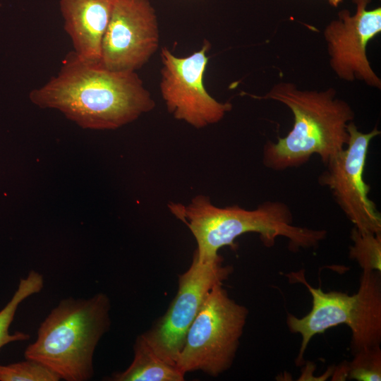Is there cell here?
I'll use <instances>...</instances> for the list:
<instances>
[{
    "instance_id": "obj_1",
    "label": "cell",
    "mask_w": 381,
    "mask_h": 381,
    "mask_svg": "<svg viewBox=\"0 0 381 381\" xmlns=\"http://www.w3.org/2000/svg\"><path fill=\"white\" fill-rule=\"evenodd\" d=\"M29 98L43 109L59 110L83 128L112 130L152 111L155 103L136 72L107 69L72 52L59 73Z\"/></svg>"
},
{
    "instance_id": "obj_2",
    "label": "cell",
    "mask_w": 381,
    "mask_h": 381,
    "mask_svg": "<svg viewBox=\"0 0 381 381\" xmlns=\"http://www.w3.org/2000/svg\"><path fill=\"white\" fill-rule=\"evenodd\" d=\"M168 207L189 228L197 242L195 253L203 262L217 257L224 246L235 248V239L246 233L258 234L267 247L284 237L292 250L315 248L327 234L294 225L290 208L281 201H266L246 210L238 205L217 207L208 196L198 195L187 205L171 202Z\"/></svg>"
},
{
    "instance_id": "obj_3",
    "label": "cell",
    "mask_w": 381,
    "mask_h": 381,
    "mask_svg": "<svg viewBox=\"0 0 381 381\" xmlns=\"http://www.w3.org/2000/svg\"><path fill=\"white\" fill-rule=\"evenodd\" d=\"M258 98L280 102L294 115L289 133L277 143L268 140L264 145L262 163L267 168L284 171L298 167L313 155L325 164L346 145L347 125L354 113L348 103L335 97L334 89L302 91L291 83H280Z\"/></svg>"
},
{
    "instance_id": "obj_4",
    "label": "cell",
    "mask_w": 381,
    "mask_h": 381,
    "mask_svg": "<svg viewBox=\"0 0 381 381\" xmlns=\"http://www.w3.org/2000/svg\"><path fill=\"white\" fill-rule=\"evenodd\" d=\"M110 308L103 293L89 298L62 299L40 324L25 358L42 363L61 380H90L96 346L110 327Z\"/></svg>"
},
{
    "instance_id": "obj_5",
    "label": "cell",
    "mask_w": 381,
    "mask_h": 381,
    "mask_svg": "<svg viewBox=\"0 0 381 381\" xmlns=\"http://www.w3.org/2000/svg\"><path fill=\"white\" fill-rule=\"evenodd\" d=\"M222 285L212 288L187 332L176 361L184 375L201 370L217 377L234 362L248 310L231 299Z\"/></svg>"
},
{
    "instance_id": "obj_6",
    "label": "cell",
    "mask_w": 381,
    "mask_h": 381,
    "mask_svg": "<svg viewBox=\"0 0 381 381\" xmlns=\"http://www.w3.org/2000/svg\"><path fill=\"white\" fill-rule=\"evenodd\" d=\"M289 278L306 286L312 296L310 312L298 318L288 314L286 324L292 333L302 337L299 353L296 360L298 365L313 336L321 334L338 325L346 324L351 329V349L357 351L369 346L376 339L381 324V301L376 289L367 282H360L358 292L352 296L340 291L324 292L315 289L299 272H292Z\"/></svg>"
},
{
    "instance_id": "obj_7",
    "label": "cell",
    "mask_w": 381,
    "mask_h": 381,
    "mask_svg": "<svg viewBox=\"0 0 381 381\" xmlns=\"http://www.w3.org/2000/svg\"><path fill=\"white\" fill-rule=\"evenodd\" d=\"M222 262L219 255L203 262L194 253L190 266L179 276L177 293L167 310L142 334L165 361L176 365L187 332L208 293L214 285L223 284L232 272V267Z\"/></svg>"
},
{
    "instance_id": "obj_8",
    "label": "cell",
    "mask_w": 381,
    "mask_h": 381,
    "mask_svg": "<svg viewBox=\"0 0 381 381\" xmlns=\"http://www.w3.org/2000/svg\"><path fill=\"white\" fill-rule=\"evenodd\" d=\"M349 140L345 147L331 158L318 177L329 188L348 219L361 232L381 233V216L369 198L370 186L363 178L370 141L380 133L375 128L363 133L353 121L347 125Z\"/></svg>"
},
{
    "instance_id": "obj_9",
    "label": "cell",
    "mask_w": 381,
    "mask_h": 381,
    "mask_svg": "<svg viewBox=\"0 0 381 381\" xmlns=\"http://www.w3.org/2000/svg\"><path fill=\"white\" fill-rule=\"evenodd\" d=\"M210 48L205 40L198 51L186 57L176 56L167 47L160 54L159 88L167 109L176 119L196 128L219 122L232 108L231 103L213 98L204 85Z\"/></svg>"
},
{
    "instance_id": "obj_10",
    "label": "cell",
    "mask_w": 381,
    "mask_h": 381,
    "mask_svg": "<svg viewBox=\"0 0 381 381\" xmlns=\"http://www.w3.org/2000/svg\"><path fill=\"white\" fill-rule=\"evenodd\" d=\"M159 39L157 16L148 0H115L100 63L113 71L135 72L157 50Z\"/></svg>"
},
{
    "instance_id": "obj_11",
    "label": "cell",
    "mask_w": 381,
    "mask_h": 381,
    "mask_svg": "<svg viewBox=\"0 0 381 381\" xmlns=\"http://www.w3.org/2000/svg\"><path fill=\"white\" fill-rule=\"evenodd\" d=\"M353 1L356 13L350 16L347 10L341 11L339 19L332 21L325 31L331 66L342 79L356 78L380 88V80L371 68L365 50L369 40L381 31V8L368 10L370 0Z\"/></svg>"
},
{
    "instance_id": "obj_12",
    "label": "cell",
    "mask_w": 381,
    "mask_h": 381,
    "mask_svg": "<svg viewBox=\"0 0 381 381\" xmlns=\"http://www.w3.org/2000/svg\"><path fill=\"white\" fill-rule=\"evenodd\" d=\"M115 0H59L64 27L74 54L80 59L100 62L101 45Z\"/></svg>"
},
{
    "instance_id": "obj_13",
    "label": "cell",
    "mask_w": 381,
    "mask_h": 381,
    "mask_svg": "<svg viewBox=\"0 0 381 381\" xmlns=\"http://www.w3.org/2000/svg\"><path fill=\"white\" fill-rule=\"evenodd\" d=\"M185 375L176 365L160 358L143 334L133 345V359L123 371L114 373L112 381H183Z\"/></svg>"
},
{
    "instance_id": "obj_14",
    "label": "cell",
    "mask_w": 381,
    "mask_h": 381,
    "mask_svg": "<svg viewBox=\"0 0 381 381\" xmlns=\"http://www.w3.org/2000/svg\"><path fill=\"white\" fill-rule=\"evenodd\" d=\"M44 284L43 276L35 270H30L25 278L20 280L10 301L0 311V350L8 343L29 339L30 336L24 332L10 334L9 327L19 305L28 297L40 293Z\"/></svg>"
},
{
    "instance_id": "obj_15",
    "label": "cell",
    "mask_w": 381,
    "mask_h": 381,
    "mask_svg": "<svg viewBox=\"0 0 381 381\" xmlns=\"http://www.w3.org/2000/svg\"><path fill=\"white\" fill-rule=\"evenodd\" d=\"M353 244L349 248V257L363 270H381V233L361 232L355 227L351 232Z\"/></svg>"
},
{
    "instance_id": "obj_16",
    "label": "cell",
    "mask_w": 381,
    "mask_h": 381,
    "mask_svg": "<svg viewBox=\"0 0 381 381\" xmlns=\"http://www.w3.org/2000/svg\"><path fill=\"white\" fill-rule=\"evenodd\" d=\"M344 369L345 377L358 381L381 380V351L380 346L356 352L353 360Z\"/></svg>"
},
{
    "instance_id": "obj_17",
    "label": "cell",
    "mask_w": 381,
    "mask_h": 381,
    "mask_svg": "<svg viewBox=\"0 0 381 381\" xmlns=\"http://www.w3.org/2000/svg\"><path fill=\"white\" fill-rule=\"evenodd\" d=\"M58 375L42 363L26 359L6 365H0V381H59Z\"/></svg>"
},
{
    "instance_id": "obj_18",
    "label": "cell",
    "mask_w": 381,
    "mask_h": 381,
    "mask_svg": "<svg viewBox=\"0 0 381 381\" xmlns=\"http://www.w3.org/2000/svg\"><path fill=\"white\" fill-rule=\"evenodd\" d=\"M328 2L333 6H337L342 0H327Z\"/></svg>"
}]
</instances>
